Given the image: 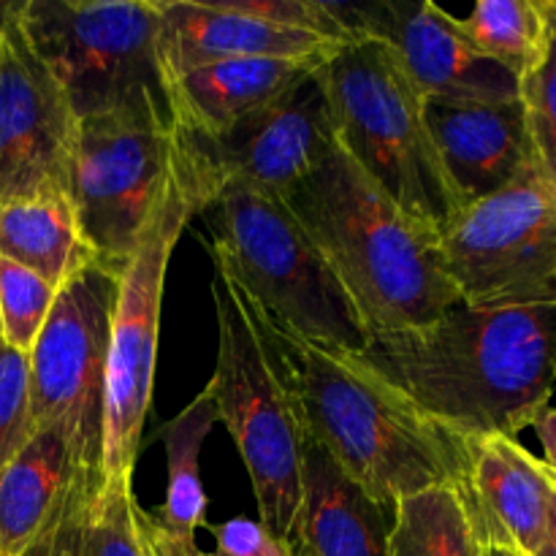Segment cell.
Masks as SVG:
<instances>
[{
	"label": "cell",
	"mask_w": 556,
	"mask_h": 556,
	"mask_svg": "<svg viewBox=\"0 0 556 556\" xmlns=\"http://www.w3.org/2000/svg\"><path fill=\"white\" fill-rule=\"evenodd\" d=\"M353 362L462 440L516 438L556 391V307L472 309L369 334Z\"/></svg>",
	"instance_id": "cell-1"
},
{
	"label": "cell",
	"mask_w": 556,
	"mask_h": 556,
	"mask_svg": "<svg viewBox=\"0 0 556 556\" xmlns=\"http://www.w3.org/2000/svg\"><path fill=\"white\" fill-rule=\"evenodd\" d=\"M264 320L304 434L362 492L389 508L429 489L467 492V440L424 416L348 353L313 345L266 315Z\"/></svg>",
	"instance_id": "cell-2"
},
{
	"label": "cell",
	"mask_w": 556,
	"mask_h": 556,
	"mask_svg": "<svg viewBox=\"0 0 556 556\" xmlns=\"http://www.w3.org/2000/svg\"><path fill=\"white\" fill-rule=\"evenodd\" d=\"M356 304L369 334L438 320L459 302L440 237L337 150L280 195Z\"/></svg>",
	"instance_id": "cell-3"
},
{
	"label": "cell",
	"mask_w": 556,
	"mask_h": 556,
	"mask_svg": "<svg viewBox=\"0 0 556 556\" xmlns=\"http://www.w3.org/2000/svg\"><path fill=\"white\" fill-rule=\"evenodd\" d=\"M337 144L400 210L440 233L462 212L424 119V96L386 41L353 36L320 63Z\"/></svg>",
	"instance_id": "cell-4"
},
{
	"label": "cell",
	"mask_w": 556,
	"mask_h": 556,
	"mask_svg": "<svg viewBox=\"0 0 556 556\" xmlns=\"http://www.w3.org/2000/svg\"><path fill=\"white\" fill-rule=\"evenodd\" d=\"M215 266L291 334L353 356L369 331L318 244L275 193L231 182L201 212Z\"/></svg>",
	"instance_id": "cell-5"
},
{
	"label": "cell",
	"mask_w": 556,
	"mask_h": 556,
	"mask_svg": "<svg viewBox=\"0 0 556 556\" xmlns=\"http://www.w3.org/2000/svg\"><path fill=\"white\" fill-rule=\"evenodd\" d=\"M212 299L217 313V364L206 383L248 467L258 521L286 546L302 503L307 434L288 391L286 372L266 320L226 269L215 266Z\"/></svg>",
	"instance_id": "cell-6"
},
{
	"label": "cell",
	"mask_w": 556,
	"mask_h": 556,
	"mask_svg": "<svg viewBox=\"0 0 556 556\" xmlns=\"http://www.w3.org/2000/svg\"><path fill=\"white\" fill-rule=\"evenodd\" d=\"M16 11L76 123L134 109L174 123L155 0H27Z\"/></svg>",
	"instance_id": "cell-7"
},
{
	"label": "cell",
	"mask_w": 556,
	"mask_h": 556,
	"mask_svg": "<svg viewBox=\"0 0 556 556\" xmlns=\"http://www.w3.org/2000/svg\"><path fill=\"white\" fill-rule=\"evenodd\" d=\"M201 215L190 174L172 150V179L161 206L147 223L128 266L119 275L112 315L106 380V427H103V481H130L139 459L144 424L155 389L157 334H161L163 288L168 261L185 226Z\"/></svg>",
	"instance_id": "cell-8"
},
{
	"label": "cell",
	"mask_w": 556,
	"mask_h": 556,
	"mask_svg": "<svg viewBox=\"0 0 556 556\" xmlns=\"http://www.w3.org/2000/svg\"><path fill=\"white\" fill-rule=\"evenodd\" d=\"M174 123L147 109L76 123L65 193L101 269L123 275L172 179Z\"/></svg>",
	"instance_id": "cell-9"
},
{
	"label": "cell",
	"mask_w": 556,
	"mask_h": 556,
	"mask_svg": "<svg viewBox=\"0 0 556 556\" xmlns=\"http://www.w3.org/2000/svg\"><path fill=\"white\" fill-rule=\"evenodd\" d=\"M119 277L90 266L58 291L27 353L36 429H58L81 470L103 486V427L112 315Z\"/></svg>",
	"instance_id": "cell-10"
},
{
	"label": "cell",
	"mask_w": 556,
	"mask_h": 556,
	"mask_svg": "<svg viewBox=\"0 0 556 556\" xmlns=\"http://www.w3.org/2000/svg\"><path fill=\"white\" fill-rule=\"evenodd\" d=\"M440 250L465 307H556V188L532 168L465 206Z\"/></svg>",
	"instance_id": "cell-11"
},
{
	"label": "cell",
	"mask_w": 556,
	"mask_h": 556,
	"mask_svg": "<svg viewBox=\"0 0 556 556\" xmlns=\"http://www.w3.org/2000/svg\"><path fill=\"white\" fill-rule=\"evenodd\" d=\"M318 68L217 134L174 125V147L188 168L201 212L231 182L282 195L340 150L334 109Z\"/></svg>",
	"instance_id": "cell-12"
},
{
	"label": "cell",
	"mask_w": 556,
	"mask_h": 556,
	"mask_svg": "<svg viewBox=\"0 0 556 556\" xmlns=\"http://www.w3.org/2000/svg\"><path fill=\"white\" fill-rule=\"evenodd\" d=\"M76 117L16 3L0 5V204L65 190Z\"/></svg>",
	"instance_id": "cell-13"
},
{
	"label": "cell",
	"mask_w": 556,
	"mask_h": 556,
	"mask_svg": "<svg viewBox=\"0 0 556 556\" xmlns=\"http://www.w3.org/2000/svg\"><path fill=\"white\" fill-rule=\"evenodd\" d=\"M348 36H372L389 43L424 98L434 101H519L521 81L478 52L459 20L432 0L337 3Z\"/></svg>",
	"instance_id": "cell-14"
},
{
	"label": "cell",
	"mask_w": 556,
	"mask_h": 556,
	"mask_svg": "<svg viewBox=\"0 0 556 556\" xmlns=\"http://www.w3.org/2000/svg\"><path fill=\"white\" fill-rule=\"evenodd\" d=\"M98 486L58 429H36L0 472V556H74Z\"/></svg>",
	"instance_id": "cell-15"
},
{
	"label": "cell",
	"mask_w": 556,
	"mask_h": 556,
	"mask_svg": "<svg viewBox=\"0 0 556 556\" xmlns=\"http://www.w3.org/2000/svg\"><path fill=\"white\" fill-rule=\"evenodd\" d=\"M424 119L462 210L500 193L535 168V152L519 101L424 98Z\"/></svg>",
	"instance_id": "cell-16"
},
{
	"label": "cell",
	"mask_w": 556,
	"mask_h": 556,
	"mask_svg": "<svg viewBox=\"0 0 556 556\" xmlns=\"http://www.w3.org/2000/svg\"><path fill=\"white\" fill-rule=\"evenodd\" d=\"M155 5L166 76L250 58L324 63L326 54L342 43L318 33L271 25L248 14L237 0H155Z\"/></svg>",
	"instance_id": "cell-17"
},
{
	"label": "cell",
	"mask_w": 556,
	"mask_h": 556,
	"mask_svg": "<svg viewBox=\"0 0 556 556\" xmlns=\"http://www.w3.org/2000/svg\"><path fill=\"white\" fill-rule=\"evenodd\" d=\"M554 494L552 472L516 438L470 440L465 500L483 546L535 554L548 532Z\"/></svg>",
	"instance_id": "cell-18"
},
{
	"label": "cell",
	"mask_w": 556,
	"mask_h": 556,
	"mask_svg": "<svg viewBox=\"0 0 556 556\" xmlns=\"http://www.w3.org/2000/svg\"><path fill=\"white\" fill-rule=\"evenodd\" d=\"M394 508L356 486L320 445L304 448L302 503L288 556H391Z\"/></svg>",
	"instance_id": "cell-19"
},
{
	"label": "cell",
	"mask_w": 556,
	"mask_h": 556,
	"mask_svg": "<svg viewBox=\"0 0 556 556\" xmlns=\"http://www.w3.org/2000/svg\"><path fill=\"white\" fill-rule=\"evenodd\" d=\"M318 65L307 60L250 58L168 76L174 125L195 134H217L280 98Z\"/></svg>",
	"instance_id": "cell-20"
},
{
	"label": "cell",
	"mask_w": 556,
	"mask_h": 556,
	"mask_svg": "<svg viewBox=\"0 0 556 556\" xmlns=\"http://www.w3.org/2000/svg\"><path fill=\"white\" fill-rule=\"evenodd\" d=\"M0 258L36 271L58 291L98 266L65 190L0 204Z\"/></svg>",
	"instance_id": "cell-21"
},
{
	"label": "cell",
	"mask_w": 556,
	"mask_h": 556,
	"mask_svg": "<svg viewBox=\"0 0 556 556\" xmlns=\"http://www.w3.org/2000/svg\"><path fill=\"white\" fill-rule=\"evenodd\" d=\"M217 424V407L212 391L204 389L182 413L163 424L155 438L166 448V500L161 508L150 510L163 527L174 532H188L206 525V494L201 483V448L206 434Z\"/></svg>",
	"instance_id": "cell-22"
},
{
	"label": "cell",
	"mask_w": 556,
	"mask_h": 556,
	"mask_svg": "<svg viewBox=\"0 0 556 556\" xmlns=\"http://www.w3.org/2000/svg\"><path fill=\"white\" fill-rule=\"evenodd\" d=\"M391 556H486L465 494L440 486L402 497L394 505Z\"/></svg>",
	"instance_id": "cell-23"
},
{
	"label": "cell",
	"mask_w": 556,
	"mask_h": 556,
	"mask_svg": "<svg viewBox=\"0 0 556 556\" xmlns=\"http://www.w3.org/2000/svg\"><path fill=\"white\" fill-rule=\"evenodd\" d=\"M459 27L478 52L521 81L546 49L548 0H478Z\"/></svg>",
	"instance_id": "cell-24"
},
{
	"label": "cell",
	"mask_w": 556,
	"mask_h": 556,
	"mask_svg": "<svg viewBox=\"0 0 556 556\" xmlns=\"http://www.w3.org/2000/svg\"><path fill=\"white\" fill-rule=\"evenodd\" d=\"M139 508L130 481H103L79 538L74 556H150L139 525Z\"/></svg>",
	"instance_id": "cell-25"
},
{
	"label": "cell",
	"mask_w": 556,
	"mask_h": 556,
	"mask_svg": "<svg viewBox=\"0 0 556 556\" xmlns=\"http://www.w3.org/2000/svg\"><path fill=\"white\" fill-rule=\"evenodd\" d=\"M519 103L530 130L535 168L556 188V0H548V38L535 68L521 79Z\"/></svg>",
	"instance_id": "cell-26"
},
{
	"label": "cell",
	"mask_w": 556,
	"mask_h": 556,
	"mask_svg": "<svg viewBox=\"0 0 556 556\" xmlns=\"http://www.w3.org/2000/svg\"><path fill=\"white\" fill-rule=\"evenodd\" d=\"M58 288L14 261L0 258V324L5 345L30 353L47 324Z\"/></svg>",
	"instance_id": "cell-27"
},
{
	"label": "cell",
	"mask_w": 556,
	"mask_h": 556,
	"mask_svg": "<svg viewBox=\"0 0 556 556\" xmlns=\"http://www.w3.org/2000/svg\"><path fill=\"white\" fill-rule=\"evenodd\" d=\"M33 434L27 353L5 345L0 351V472L22 454Z\"/></svg>",
	"instance_id": "cell-28"
},
{
	"label": "cell",
	"mask_w": 556,
	"mask_h": 556,
	"mask_svg": "<svg viewBox=\"0 0 556 556\" xmlns=\"http://www.w3.org/2000/svg\"><path fill=\"white\" fill-rule=\"evenodd\" d=\"M215 535V554L212 556H288V548L275 535L264 530L261 521L228 519L217 527H206Z\"/></svg>",
	"instance_id": "cell-29"
},
{
	"label": "cell",
	"mask_w": 556,
	"mask_h": 556,
	"mask_svg": "<svg viewBox=\"0 0 556 556\" xmlns=\"http://www.w3.org/2000/svg\"><path fill=\"white\" fill-rule=\"evenodd\" d=\"M139 525L147 543V554L150 556H212L195 546V535L168 530L150 510L139 508Z\"/></svg>",
	"instance_id": "cell-30"
},
{
	"label": "cell",
	"mask_w": 556,
	"mask_h": 556,
	"mask_svg": "<svg viewBox=\"0 0 556 556\" xmlns=\"http://www.w3.org/2000/svg\"><path fill=\"white\" fill-rule=\"evenodd\" d=\"M532 429H535L538 440H541V448H543L541 462L546 465V470L552 472L556 483V407H546V410L535 418Z\"/></svg>",
	"instance_id": "cell-31"
},
{
	"label": "cell",
	"mask_w": 556,
	"mask_h": 556,
	"mask_svg": "<svg viewBox=\"0 0 556 556\" xmlns=\"http://www.w3.org/2000/svg\"><path fill=\"white\" fill-rule=\"evenodd\" d=\"M532 556H556V494H554V505H552V519H548V532L543 538L541 548H538Z\"/></svg>",
	"instance_id": "cell-32"
},
{
	"label": "cell",
	"mask_w": 556,
	"mask_h": 556,
	"mask_svg": "<svg viewBox=\"0 0 556 556\" xmlns=\"http://www.w3.org/2000/svg\"><path fill=\"white\" fill-rule=\"evenodd\" d=\"M486 556H521V554L510 552V548H500V546H486Z\"/></svg>",
	"instance_id": "cell-33"
},
{
	"label": "cell",
	"mask_w": 556,
	"mask_h": 556,
	"mask_svg": "<svg viewBox=\"0 0 556 556\" xmlns=\"http://www.w3.org/2000/svg\"><path fill=\"white\" fill-rule=\"evenodd\" d=\"M5 348V340H3V324H0V351Z\"/></svg>",
	"instance_id": "cell-34"
}]
</instances>
